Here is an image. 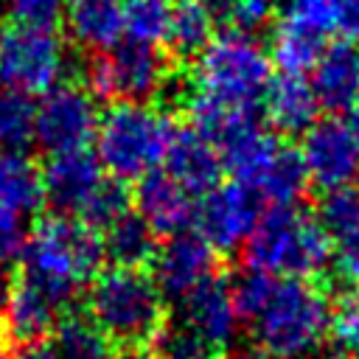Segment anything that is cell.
I'll list each match as a JSON object with an SVG mask.
<instances>
[{
    "label": "cell",
    "instance_id": "17",
    "mask_svg": "<svg viewBox=\"0 0 359 359\" xmlns=\"http://www.w3.org/2000/svg\"><path fill=\"white\" fill-rule=\"evenodd\" d=\"M311 90L320 107L348 109L359 95V45L353 39H342L325 45L320 59L314 62Z\"/></svg>",
    "mask_w": 359,
    "mask_h": 359
},
{
    "label": "cell",
    "instance_id": "19",
    "mask_svg": "<svg viewBox=\"0 0 359 359\" xmlns=\"http://www.w3.org/2000/svg\"><path fill=\"white\" fill-rule=\"evenodd\" d=\"M163 163L168 165V174L194 196H202L213 185H219L222 171H224L219 151L196 129L177 132Z\"/></svg>",
    "mask_w": 359,
    "mask_h": 359
},
{
    "label": "cell",
    "instance_id": "11",
    "mask_svg": "<svg viewBox=\"0 0 359 359\" xmlns=\"http://www.w3.org/2000/svg\"><path fill=\"white\" fill-rule=\"evenodd\" d=\"M219 252L199 233H177L157 244V252L149 264V275L165 303H180L199 280L222 269Z\"/></svg>",
    "mask_w": 359,
    "mask_h": 359
},
{
    "label": "cell",
    "instance_id": "29",
    "mask_svg": "<svg viewBox=\"0 0 359 359\" xmlns=\"http://www.w3.org/2000/svg\"><path fill=\"white\" fill-rule=\"evenodd\" d=\"M34 109L31 95L0 87V149H25L34 140Z\"/></svg>",
    "mask_w": 359,
    "mask_h": 359
},
{
    "label": "cell",
    "instance_id": "13",
    "mask_svg": "<svg viewBox=\"0 0 359 359\" xmlns=\"http://www.w3.org/2000/svg\"><path fill=\"white\" fill-rule=\"evenodd\" d=\"M300 160L306 165L309 182L323 191L351 185L359 177V146L351 129L337 118L314 121L303 132Z\"/></svg>",
    "mask_w": 359,
    "mask_h": 359
},
{
    "label": "cell",
    "instance_id": "14",
    "mask_svg": "<svg viewBox=\"0 0 359 359\" xmlns=\"http://www.w3.org/2000/svg\"><path fill=\"white\" fill-rule=\"evenodd\" d=\"M230 269L222 266L205 280H199L182 300V323L202 339V345L213 353H227L236 337V311L230 303L227 286Z\"/></svg>",
    "mask_w": 359,
    "mask_h": 359
},
{
    "label": "cell",
    "instance_id": "36",
    "mask_svg": "<svg viewBox=\"0 0 359 359\" xmlns=\"http://www.w3.org/2000/svg\"><path fill=\"white\" fill-rule=\"evenodd\" d=\"M109 359H163L154 345H112Z\"/></svg>",
    "mask_w": 359,
    "mask_h": 359
},
{
    "label": "cell",
    "instance_id": "33",
    "mask_svg": "<svg viewBox=\"0 0 359 359\" xmlns=\"http://www.w3.org/2000/svg\"><path fill=\"white\" fill-rule=\"evenodd\" d=\"M8 6V14L20 25H42L50 28L65 8V0H3Z\"/></svg>",
    "mask_w": 359,
    "mask_h": 359
},
{
    "label": "cell",
    "instance_id": "9",
    "mask_svg": "<svg viewBox=\"0 0 359 359\" xmlns=\"http://www.w3.org/2000/svg\"><path fill=\"white\" fill-rule=\"evenodd\" d=\"M95 95L79 84H56L42 93V101L34 109V140L48 154L87 149L95 135Z\"/></svg>",
    "mask_w": 359,
    "mask_h": 359
},
{
    "label": "cell",
    "instance_id": "22",
    "mask_svg": "<svg viewBox=\"0 0 359 359\" xmlns=\"http://www.w3.org/2000/svg\"><path fill=\"white\" fill-rule=\"evenodd\" d=\"M101 244H104V258H109L112 266H126V269H149L157 252V236L135 210H126L121 219H115L101 233Z\"/></svg>",
    "mask_w": 359,
    "mask_h": 359
},
{
    "label": "cell",
    "instance_id": "38",
    "mask_svg": "<svg viewBox=\"0 0 359 359\" xmlns=\"http://www.w3.org/2000/svg\"><path fill=\"white\" fill-rule=\"evenodd\" d=\"M345 126L351 129V135H353V140H356V146H359V95H356V101L348 107V121H345Z\"/></svg>",
    "mask_w": 359,
    "mask_h": 359
},
{
    "label": "cell",
    "instance_id": "24",
    "mask_svg": "<svg viewBox=\"0 0 359 359\" xmlns=\"http://www.w3.org/2000/svg\"><path fill=\"white\" fill-rule=\"evenodd\" d=\"M325 48V34L283 17V22L275 28L272 34V45H269V59L289 76H303L314 67V62L320 59Z\"/></svg>",
    "mask_w": 359,
    "mask_h": 359
},
{
    "label": "cell",
    "instance_id": "23",
    "mask_svg": "<svg viewBox=\"0 0 359 359\" xmlns=\"http://www.w3.org/2000/svg\"><path fill=\"white\" fill-rule=\"evenodd\" d=\"M48 342L56 359H109L112 353V342L81 306L65 311L56 320Z\"/></svg>",
    "mask_w": 359,
    "mask_h": 359
},
{
    "label": "cell",
    "instance_id": "37",
    "mask_svg": "<svg viewBox=\"0 0 359 359\" xmlns=\"http://www.w3.org/2000/svg\"><path fill=\"white\" fill-rule=\"evenodd\" d=\"M17 359H56V356H53V351H50V342H42V345H34V348L20 351Z\"/></svg>",
    "mask_w": 359,
    "mask_h": 359
},
{
    "label": "cell",
    "instance_id": "41",
    "mask_svg": "<svg viewBox=\"0 0 359 359\" xmlns=\"http://www.w3.org/2000/svg\"><path fill=\"white\" fill-rule=\"evenodd\" d=\"M283 3H289V0H283Z\"/></svg>",
    "mask_w": 359,
    "mask_h": 359
},
{
    "label": "cell",
    "instance_id": "6",
    "mask_svg": "<svg viewBox=\"0 0 359 359\" xmlns=\"http://www.w3.org/2000/svg\"><path fill=\"white\" fill-rule=\"evenodd\" d=\"M272 81L269 50L244 31L213 36L194 65V95L230 109H252Z\"/></svg>",
    "mask_w": 359,
    "mask_h": 359
},
{
    "label": "cell",
    "instance_id": "1",
    "mask_svg": "<svg viewBox=\"0 0 359 359\" xmlns=\"http://www.w3.org/2000/svg\"><path fill=\"white\" fill-rule=\"evenodd\" d=\"M101 264V233L67 213H48L36 219L14 261V266L48 294L59 314L81 306L84 286Z\"/></svg>",
    "mask_w": 359,
    "mask_h": 359
},
{
    "label": "cell",
    "instance_id": "25",
    "mask_svg": "<svg viewBox=\"0 0 359 359\" xmlns=\"http://www.w3.org/2000/svg\"><path fill=\"white\" fill-rule=\"evenodd\" d=\"M306 188H309V174L300 160V151L280 146L252 191L258 194L261 202L269 205H297Z\"/></svg>",
    "mask_w": 359,
    "mask_h": 359
},
{
    "label": "cell",
    "instance_id": "4",
    "mask_svg": "<svg viewBox=\"0 0 359 359\" xmlns=\"http://www.w3.org/2000/svg\"><path fill=\"white\" fill-rule=\"evenodd\" d=\"M177 126L151 101H112L95 123V160L118 182H137L160 168Z\"/></svg>",
    "mask_w": 359,
    "mask_h": 359
},
{
    "label": "cell",
    "instance_id": "42",
    "mask_svg": "<svg viewBox=\"0 0 359 359\" xmlns=\"http://www.w3.org/2000/svg\"><path fill=\"white\" fill-rule=\"evenodd\" d=\"M0 3H3V0H0Z\"/></svg>",
    "mask_w": 359,
    "mask_h": 359
},
{
    "label": "cell",
    "instance_id": "27",
    "mask_svg": "<svg viewBox=\"0 0 359 359\" xmlns=\"http://www.w3.org/2000/svg\"><path fill=\"white\" fill-rule=\"evenodd\" d=\"M171 0H123V36L140 45L165 42Z\"/></svg>",
    "mask_w": 359,
    "mask_h": 359
},
{
    "label": "cell",
    "instance_id": "5",
    "mask_svg": "<svg viewBox=\"0 0 359 359\" xmlns=\"http://www.w3.org/2000/svg\"><path fill=\"white\" fill-rule=\"evenodd\" d=\"M241 264L275 278H317L331 264L334 238L294 205H272L241 244Z\"/></svg>",
    "mask_w": 359,
    "mask_h": 359
},
{
    "label": "cell",
    "instance_id": "15",
    "mask_svg": "<svg viewBox=\"0 0 359 359\" xmlns=\"http://www.w3.org/2000/svg\"><path fill=\"white\" fill-rule=\"evenodd\" d=\"M135 213L149 224L157 238L185 233L194 224V194H188L168 171H149L135 188Z\"/></svg>",
    "mask_w": 359,
    "mask_h": 359
},
{
    "label": "cell",
    "instance_id": "34",
    "mask_svg": "<svg viewBox=\"0 0 359 359\" xmlns=\"http://www.w3.org/2000/svg\"><path fill=\"white\" fill-rule=\"evenodd\" d=\"M25 236H28V227H25L22 213L0 205V264L17 261L25 244Z\"/></svg>",
    "mask_w": 359,
    "mask_h": 359
},
{
    "label": "cell",
    "instance_id": "30",
    "mask_svg": "<svg viewBox=\"0 0 359 359\" xmlns=\"http://www.w3.org/2000/svg\"><path fill=\"white\" fill-rule=\"evenodd\" d=\"M126 210H132V196H129V191L123 188V182H118V180H104L95 191H93V196L79 208V213H76V219L81 222V224H87V227H93L95 233H104L115 219H121Z\"/></svg>",
    "mask_w": 359,
    "mask_h": 359
},
{
    "label": "cell",
    "instance_id": "18",
    "mask_svg": "<svg viewBox=\"0 0 359 359\" xmlns=\"http://www.w3.org/2000/svg\"><path fill=\"white\" fill-rule=\"evenodd\" d=\"M65 28L70 39L93 53H104L123 36V0H65Z\"/></svg>",
    "mask_w": 359,
    "mask_h": 359
},
{
    "label": "cell",
    "instance_id": "32",
    "mask_svg": "<svg viewBox=\"0 0 359 359\" xmlns=\"http://www.w3.org/2000/svg\"><path fill=\"white\" fill-rule=\"evenodd\" d=\"M213 20L227 22L233 31L255 34L272 20L275 0H205Z\"/></svg>",
    "mask_w": 359,
    "mask_h": 359
},
{
    "label": "cell",
    "instance_id": "10",
    "mask_svg": "<svg viewBox=\"0 0 359 359\" xmlns=\"http://www.w3.org/2000/svg\"><path fill=\"white\" fill-rule=\"evenodd\" d=\"M261 216V199L252 188L244 182H219L202 199L194 210L196 233L222 255L238 250Z\"/></svg>",
    "mask_w": 359,
    "mask_h": 359
},
{
    "label": "cell",
    "instance_id": "39",
    "mask_svg": "<svg viewBox=\"0 0 359 359\" xmlns=\"http://www.w3.org/2000/svg\"><path fill=\"white\" fill-rule=\"evenodd\" d=\"M230 359V356H227ZM233 359H272V356H266L264 351H258V348H250V351H244V353H236Z\"/></svg>",
    "mask_w": 359,
    "mask_h": 359
},
{
    "label": "cell",
    "instance_id": "21",
    "mask_svg": "<svg viewBox=\"0 0 359 359\" xmlns=\"http://www.w3.org/2000/svg\"><path fill=\"white\" fill-rule=\"evenodd\" d=\"M0 205L22 216L45 205L42 168L22 149H0Z\"/></svg>",
    "mask_w": 359,
    "mask_h": 359
},
{
    "label": "cell",
    "instance_id": "31",
    "mask_svg": "<svg viewBox=\"0 0 359 359\" xmlns=\"http://www.w3.org/2000/svg\"><path fill=\"white\" fill-rule=\"evenodd\" d=\"M325 233L337 241L345 233H351L359 224V188L353 185H339V188H328L323 191L320 202H317V216H314Z\"/></svg>",
    "mask_w": 359,
    "mask_h": 359
},
{
    "label": "cell",
    "instance_id": "12",
    "mask_svg": "<svg viewBox=\"0 0 359 359\" xmlns=\"http://www.w3.org/2000/svg\"><path fill=\"white\" fill-rule=\"evenodd\" d=\"M59 317L62 314L48 294L14 266L0 300V334L14 353L48 342Z\"/></svg>",
    "mask_w": 359,
    "mask_h": 359
},
{
    "label": "cell",
    "instance_id": "20",
    "mask_svg": "<svg viewBox=\"0 0 359 359\" xmlns=\"http://www.w3.org/2000/svg\"><path fill=\"white\" fill-rule=\"evenodd\" d=\"M264 104H266L269 123L286 135L306 132L317 121V109H320L311 81H306L303 76H289V73L269 81L264 93Z\"/></svg>",
    "mask_w": 359,
    "mask_h": 359
},
{
    "label": "cell",
    "instance_id": "7",
    "mask_svg": "<svg viewBox=\"0 0 359 359\" xmlns=\"http://www.w3.org/2000/svg\"><path fill=\"white\" fill-rule=\"evenodd\" d=\"M67 48L53 28L8 25L0 31V87L22 95H42L62 84Z\"/></svg>",
    "mask_w": 359,
    "mask_h": 359
},
{
    "label": "cell",
    "instance_id": "2",
    "mask_svg": "<svg viewBox=\"0 0 359 359\" xmlns=\"http://www.w3.org/2000/svg\"><path fill=\"white\" fill-rule=\"evenodd\" d=\"M334 289L328 275L278 278L269 303L250 320V337L272 359H309L325 339Z\"/></svg>",
    "mask_w": 359,
    "mask_h": 359
},
{
    "label": "cell",
    "instance_id": "16",
    "mask_svg": "<svg viewBox=\"0 0 359 359\" xmlns=\"http://www.w3.org/2000/svg\"><path fill=\"white\" fill-rule=\"evenodd\" d=\"M104 168L87 149H70L50 154L42 168L45 202L56 208V213H79V208L93 196V191L104 182Z\"/></svg>",
    "mask_w": 359,
    "mask_h": 359
},
{
    "label": "cell",
    "instance_id": "40",
    "mask_svg": "<svg viewBox=\"0 0 359 359\" xmlns=\"http://www.w3.org/2000/svg\"><path fill=\"white\" fill-rule=\"evenodd\" d=\"M0 359H17V353H14V348L3 339V334H0Z\"/></svg>",
    "mask_w": 359,
    "mask_h": 359
},
{
    "label": "cell",
    "instance_id": "8",
    "mask_svg": "<svg viewBox=\"0 0 359 359\" xmlns=\"http://www.w3.org/2000/svg\"><path fill=\"white\" fill-rule=\"evenodd\" d=\"M168 84L165 56L154 45L118 42L93 59L87 90L107 101H151Z\"/></svg>",
    "mask_w": 359,
    "mask_h": 359
},
{
    "label": "cell",
    "instance_id": "35",
    "mask_svg": "<svg viewBox=\"0 0 359 359\" xmlns=\"http://www.w3.org/2000/svg\"><path fill=\"white\" fill-rule=\"evenodd\" d=\"M334 11V28L348 39H359V0H328Z\"/></svg>",
    "mask_w": 359,
    "mask_h": 359
},
{
    "label": "cell",
    "instance_id": "28",
    "mask_svg": "<svg viewBox=\"0 0 359 359\" xmlns=\"http://www.w3.org/2000/svg\"><path fill=\"white\" fill-rule=\"evenodd\" d=\"M227 286H230V303L236 311V320H255L261 314V309L269 303L278 278L261 269H250L244 266L241 272H230L227 275Z\"/></svg>",
    "mask_w": 359,
    "mask_h": 359
},
{
    "label": "cell",
    "instance_id": "3",
    "mask_svg": "<svg viewBox=\"0 0 359 359\" xmlns=\"http://www.w3.org/2000/svg\"><path fill=\"white\" fill-rule=\"evenodd\" d=\"M81 309L112 345H154L171 309L149 269H98L81 294Z\"/></svg>",
    "mask_w": 359,
    "mask_h": 359
},
{
    "label": "cell",
    "instance_id": "26",
    "mask_svg": "<svg viewBox=\"0 0 359 359\" xmlns=\"http://www.w3.org/2000/svg\"><path fill=\"white\" fill-rule=\"evenodd\" d=\"M213 22L205 0H177L171 3L165 42L177 56H196L213 39Z\"/></svg>",
    "mask_w": 359,
    "mask_h": 359
}]
</instances>
